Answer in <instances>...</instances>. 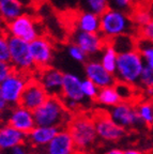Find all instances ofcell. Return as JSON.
<instances>
[{"mask_svg":"<svg viewBox=\"0 0 153 154\" xmlns=\"http://www.w3.org/2000/svg\"><path fill=\"white\" fill-rule=\"evenodd\" d=\"M100 33L106 38V41L123 34L135 36L138 34V28L132 18V15L124 11L109 7L100 15Z\"/></svg>","mask_w":153,"mask_h":154,"instance_id":"obj_1","label":"cell"},{"mask_svg":"<svg viewBox=\"0 0 153 154\" xmlns=\"http://www.w3.org/2000/svg\"><path fill=\"white\" fill-rule=\"evenodd\" d=\"M67 128L73 138L76 152L85 154L94 148L98 137L93 117L86 113H77L76 116H72Z\"/></svg>","mask_w":153,"mask_h":154,"instance_id":"obj_2","label":"cell"},{"mask_svg":"<svg viewBox=\"0 0 153 154\" xmlns=\"http://www.w3.org/2000/svg\"><path fill=\"white\" fill-rule=\"evenodd\" d=\"M36 125L67 128L71 120V111L67 109L60 96L49 95L42 105L33 111Z\"/></svg>","mask_w":153,"mask_h":154,"instance_id":"obj_3","label":"cell"},{"mask_svg":"<svg viewBox=\"0 0 153 154\" xmlns=\"http://www.w3.org/2000/svg\"><path fill=\"white\" fill-rule=\"evenodd\" d=\"M145 67L144 59L137 48L123 51L118 55L116 78L118 82L136 86Z\"/></svg>","mask_w":153,"mask_h":154,"instance_id":"obj_4","label":"cell"},{"mask_svg":"<svg viewBox=\"0 0 153 154\" xmlns=\"http://www.w3.org/2000/svg\"><path fill=\"white\" fill-rule=\"evenodd\" d=\"M10 46V63L13 69L25 74L32 75L36 71V64L32 59L29 42L17 36L8 35Z\"/></svg>","mask_w":153,"mask_h":154,"instance_id":"obj_5","label":"cell"},{"mask_svg":"<svg viewBox=\"0 0 153 154\" xmlns=\"http://www.w3.org/2000/svg\"><path fill=\"white\" fill-rule=\"evenodd\" d=\"M3 27L2 30L8 35L17 36L27 42L33 41L42 34L36 19L30 12L24 13L14 20L3 25Z\"/></svg>","mask_w":153,"mask_h":154,"instance_id":"obj_6","label":"cell"},{"mask_svg":"<svg viewBox=\"0 0 153 154\" xmlns=\"http://www.w3.org/2000/svg\"><path fill=\"white\" fill-rule=\"evenodd\" d=\"M107 111L110 118L126 131L136 130L141 126H145L137 113L135 102L121 101Z\"/></svg>","mask_w":153,"mask_h":154,"instance_id":"obj_7","label":"cell"},{"mask_svg":"<svg viewBox=\"0 0 153 154\" xmlns=\"http://www.w3.org/2000/svg\"><path fill=\"white\" fill-rule=\"evenodd\" d=\"M93 117L98 137L105 142H118L125 137L126 130L110 118L107 110L95 113Z\"/></svg>","mask_w":153,"mask_h":154,"instance_id":"obj_8","label":"cell"},{"mask_svg":"<svg viewBox=\"0 0 153 154\" xmlns=\"http://www.w3.org/2000/svg\"><path fill=\"white\" fill-rule=\"evenodd\" d=\"M30 76L31 75L14 70L10 76L0 84V92L2 93L10 107L18 105L20 96Z\"/></svg>","mask_w":153,"mask_h":154,"instance_id":"obj_9","label":"cell"},{"mask_svg":"<svg viewBox=\"0 0 153 154\" xmlns=\"http://www.w3.org/2000/svg\"><path fill=\"white\" fill-rule=\"evenodd\" d=\"M106 42V38L100 32H86L74 29L70 35V43L80 47L88 57L98 55Z\"/></svg>","mask_w":153,"mask_h":154,"instance_id":"obj_10","label":"cell"},{"mask_svg":"<svg viewBox=\"0 0 153 154\" xmlns=\"http://www.w3.org/2000/svg\"><path fill=\"white\" fill-rule=\"evenodd\" d=\"M48 93L33 75L29 77L18 105L34 111L47 100Z\"/></svg>","mask_w":153,"mask_h":154,"instance_id":"obj_11","label":"cell"},{"mask_svg":"<svg viewBox=\"0 0 153 154\" xmlns=\"http://www.w3.org/2000/svg\"><path fill=\"white\" fill-rule=\"evenodd\" d=\"M29 48L36 70L49 66L54 58V44L45 35H39L33 41L29 42Z\"/></svg>","mask_w":153,"mask_h":154,"instance_id":"obj_12","label":"cell"},{"mask_svg":"<svg viewBox=\"0 0 153 154\" xmlns=\"http://www.w3.org/2000/svg\"><path fill=\"white\" fill-rule=\"evenodd\" d=\"M32 75L44 87V89L46 90L48 95H61L64 73L49 65V66L43 67V69H38Z\"/></svg>","mask_w":153,"mask_h":154,"instance_id":"obj_13","label":"cell"},{"mask_svg":"<svg viewBox=\"0 0 153 154\" xmlns=\"http://www.w3.org/2000/svg\"><path fill=\"white\" fill-rule=\"evenodd\" d=\"M85 75L86 78L92 80L98 88L115 86L117 82L116 75L108 72L100 59H88L85 62Z\"/></svg>","mask_w":153,"mask_h":154,"instance_id":"obj_14","label":"cell"},{"mask_svg":"<svg viewBox=\"0 0 153 154\" xmlns=\"http://www.w3.org/2000/svg\"><path fill=\"white\" fill-rule=\"evenodd\" d=\"M7 123L26 135L36 125L33 111L20 105L10 107Z\"/></svg>","mask_w":153,"mask_h":154,"instance_id":"obj_15","label":"cell"},{"mask_svg":"<svg viewBox=\"0 0 153 154\" xmlns=\"http://www.w3.org/2000/svg\"><path fill=\"white\" fill-rule=\"evenodd\" d=\"M83 79L72 73H65L63 76V84H62V91L60 97L62 100H69L74 101L83 106L88 100L85 97L83 88H81Z\"/></svg>","mask_w":153,"mask_h":154,"instance_id":"obj_16","label":"cell"},{"mask_svg":"<svg viewBox=\"0 0 153 154\" xmlns=\"http://www.w3.org/2000/svg\"><path fill=\"white\" fill-rule=\"evenodd\" d=\"M46 154H75L76 148L67 128H60L52 141L45 147Z\"/></svg>","mask_w":153,"mask_h":154,"instance_id":"obj_17","label":"cell"},{"mask_svg":"<svg viewBox=\"0 0 153 154\" xmlns=\"http://www.w3.org/2000/svg\"><path fill=\"white\" fill-rule=\"evenodd\" d=\"M24 143H27V135L25 133L16 130L8 123L0 126V152L9 151Z\"/></svg>","mask_w":153,"mask_h":154,"instance_id":"obj_18","label":"cell"},{"mask_svg":"<svg viewBox=\"0 0 153 154\" xmlns=\"http://www.w3.org/2000/svg\"><path fill=\"white\" fill-rule=\"evenodd\" d=\"M60 128L56 126H42L36 125L30 132L27 134V143L31 147L43 148L46 147L52 139L56 136Z\"/></svg>","mask_w":153,"mask_h":154,"instance_id":"obj_19","label":"cell"},{"mask_svg":"<svg viewBox=\"0 0 153 154\" xmlns=\"http://www.w3.org/2000/svg\"><path fill=\"white\" fill-rule=\"evenodd\" d=\"M27 9H32V8L25 5L22 0H0V14H1L0 24L5 25L24 13H28V11H26Z\"/></svg>","mask_w":153,"mask_h":154,"instance_id":"obj_20","label":"cell"},{"mask_svg":"<svg viewBox=\"0 0 153 154\" xmlns=\"http://www.w3.org/2000/svg\"><path fill=\"white\" fill-rule=\"evenodd\" d=\"M101 19L100 15L93 12L80 10L74 18V29L86 32H100Z\"/></svg>","mask_w":153,"mask_h":154,"instance_id":"obj_21","label":"cell"},{"mask_svg":"<svg viewBox=\"0 0 153 154\" xmlns=\"http://www.w3.org/2000/svg\"><path fill=\"white\" fill-rule=\"evenodd\" d=\"M95 102L102 107L109 109L119 104L121 102V97L116 90L115 86H110L105 87V88H100Z\"/></svg>","mask_w":153,"mask_h":154,"instance_id":"obj_22","label":"cell"},{"mask_svg":"<svg viewBox=\"0 0 153 154\" xmlns=\"http://www.w3.org/2000/svg\"><path fill=\"white\" fill-rule=\"evenodd\" d=\"M118 51L115 49L109 42H106L103 49L100 53V61L103 64L108 72L115 74L117 70V61H118Z\"/></svg>","mask_w":153,"mask_h":154,"instance_id":"obj_23","label":"cell"},{"mask_svg":"<svg viewBox=\"0 0 153 154\" xmlns=\"http://www.w3.org/2000/svg\"><path fill=\"white\" fill-rule=\"evenodd\" d=\"M137 113L141 122L147 128H153V101L151 99L135 102Z\"/></svg>","mask_w":153,"mask_h":154,"instance_id":"obj_24","label":"cell"},{"mask_svg":"<svg viewBox=\"0 0 153 154\" xmlns=\"http://www.w3.org/2000/svg\"><path fill=\"white\" fill-rule=\"evenodd\" d=\"M136 40L137 36L131 35V34H123V35L116 36V38L109 40V43L115 47L118 54L123 53V51H131L136 48Z\"/></svg>","mask_w":153,"mask_h":154,"instance_id":"obj_25","label":"cell"},{"mask_svg":"<svg viewBox=\"0 0 153 154\" xmlns=\"http://www.w3.org/2000/svg\"><path fill=\"white\" fill-rule=\"evenodd\" d=\"M136 48L139 51L141 57L144 59L145 65H148L153 69V43L140 36H137Z\"/></svg>","mask_w":153,"mask_h":154,"instance_id":"obj_26","label":"cell"},{"mask_svg":"<svg viewBox=\"0 0 153 154\" xmlns=\"http://www.w3.org/2000/svg\"><path fill=\"white\" fill-rule=\"evenodd\" d=\"M115 88L117 92L119 93L121 101H127V102H136L135 96H136V86L133 85L125 84V82H118L115 84Z\"/></svg>","mask_w":153,"mask_h":154,"instance_id":"obj_27","label":"cell"},{"mask_svg":"<svg viewBox=\"0 0 153 154\" xmlns=\"http://www.w3.org/2000/svg\"><path fill=\"white\" fill-rule=\"evenodd\" d=\"M132 18L134 20L135 25L137 26V28H141L144 27L145 25H147L151 19L153 18L152 14L149 11V9H145V8H138L137 7L136 9L131 13Z\"/></svg>","mask_w":153,"mask_h":154,"instance_id":"obj_28","label":"cell"},{"mask_svg":"<svg viewBox=\"0 0 153 154\" xmlns=\"http://www.w3.org/2000/svg\"><path fill=\"white\" fill-rule=\"evenodd\" d=\"M83 7L84 10L101 15L109 8V1L108 0H83Z\"/></svg>","mask_w":153,"mask_h":154,"instance_id":"obj_29","label":"cell"},{"mask_svg":"<svg viewBox=\"0 0 153 154\" xmlns=\"http://www.w3.org/2000/svg\"><path fill=\"white\" fill-rule=\"evenodd\" d=\"M81 88H83V92H84V95L89 102H95L96 96L100 91V88L94 84L92 80L88 79H83L81 82Z\"/></svg>","mask_w":153,"mask_h":154,"instance_id":"obj_30","label":"cell"},{"mask_svg":"<svg viewBox=\"0 0 153 154\" xmlns=\"http://www.w3.org/2000/svg\"><path fill=\"white\" fill-rule=\"evenodd\" d=\"M137 88L141 90L148 89V88H153V69L148 65H145L144 70L141 72L140 77H139Z\"/></svg>","mask_w":153,"mask_h":154,"instance_id":"obj_31","label":"cell"},{"mask_svg":"<svg viewBox=\"0 0 153 154\" xmlns=\"http://www.w3.org/2000/svg\"><path fill=\"white\" fill-rule=\"evenodd\" d=\"M109 7L131 14L137 8V0H108Z\"/></svg>","mask_w":153,"mask_h":154,"instance_id":"obj_32","label":"cell"},{"mask_svg":"<svg viewBox=\"0 0 153 154\" xmlns=\"http://www.w3.org/2000/svg\"><path fill=\"white\" fill-rule=\"evenodd\" d=\"M67 54L73 60L80 63H85L89 58L80 47H78V46L73 43H70L69 46H67Z\"/></svg>","mask_w":153,"mask_h":154,"instance_id":"obj_33","label":"cell"},{"mask_svg":"<svg viewBox=\"0 0 153 154\" xmlns=\"http://www.w3.org/2000/svg\"><path fill=\"white\" fill-rule=\"evenodd\" d=\"M10 46L8 41V34L2 30L0 33V61L10 62Z\"/></svg>","mask_w":153,"mask_h":154,"instance_id":"obj_34","label":"cell"},{"mask_svg":"<svg viewBox=\"0 0 153 154\" xmlns=\"http://www.w3.org/2000/svg\"><path fill=\"white\" fill-rule=\"evenodd\" d=\"M137 36H140V38L153 43V18L147 25L138 29Z\"/></svg>","mask_w":153,"mask_h":154,"instance_id":"obj_35","label":"cell"},{"mask_svg":"<svg viewBox=\"0 0 153 154\" xmlns=\"http://www.w3.org/2000/svg\"><path fill=\"white\" fill-rule=\"evenodd\" d=\"M13 71H14V69H13L12 64L10 62L0 61V84H1L8 76H10Z\"/></svg>","mask_w":153,"mask_h":154,"instance_id":"obj_36","label":"cell"},{"mask_svg":"<svg viewBox=\"0 0 153 154\" xmlns=\"http://www.w3.org/2000/svg\"><path fill=\"white\" fill-rule=\"evenodd\" d=\"M9 154H30V152H29V148L26 146V143H24L9 150Z\"/></svg>","mask_w":153,"mask_h":154,"instance_id":"obj_37","label":"cell"},{"mask_svg":"<svg viewBox=\"0 0 153 154\" xmlns=\"http://www.w3.org/2000/svg\"><path fill=\"white\" fill-rule=\"evenodd\" d=\"M10 106L8 104V102L5 101V99L3 97L2 93L0 92V115H2V113H5L8 110H9Z\"/></svg>","mask_w":153,"mask_h":154,"instance_id":"obj_38","label":"cell"},{"mask_svg":"<svg viewBox=\"0 0 153 154\" xmlns=\"http://www.w3.org/2000/svg\"><path fill=\"white\" fill-rule=\"evenodd\" d=\"M47 0H28L29 2V7L30 8H38V7H41V5L45 3Z\"/></svg>","mask_w":153,"mask_h":154,"instance_id":"obj_39","label":"cell"},{"mask_svg":"<svg viewBox=\"0 0 153 154\" xmlns=\"http://www.w3.org/2000/svg\"><path fill=\"white\" fill-rule=\"evenodd\" d=\"M123 154H146V153L142 152L141 150L136 149V148H129V149L123 151Z\"/></svg>","mask_w":153,"mask_h":154,"instance_id":"obj_40","label":"cell"},{"mask_svg":"<svg viewBox=\"0 0 153 154\" xmlns=\"http://www.w3.org/2000/svg\"><path fill=\"white\" fill-rule=\"evenodd\" d=\"M104 154H123V150L119 148H111V149H108Z\"/></svg>","mask_w":153,"mask_h":154,"instance_id":"obj_41","label":"cell"},{"mask_svg":"<svg viewBox=\"0 0 153 154\" xmlns=\"http://www.w3.org/2000/svg\"><path fill=\"white\" fill-rule=\"evenodd\" d=\"M148 9H149V11H150V12H151V14H152V16H153V1L150 3V5H149V8H148Z\"/></svg>","mask_w":153,"mask_h":154,"instance_id":"obj_42","label":"cell"},{"mask_svg":"<svg viewBox=\"0 0 153 154\" xmlns=\"http://www.w3.org/2000/svg\"><path fill=\"white\" fill-rule=\"evenodd\" d=\"M22 1L25 3V5H28V7H29V2H28V0H22Z\"/></svg>","mask_w":153,"mask_h":154,"instance_id":"obj_43","label":"cell"},{"mask_svg":"<svg viewBox=\"0 0 153 154\" xmlns=\"http://www.w3.org/2000/svg\"><path fill=\"white\" fill-rule=\"evenodd\" d=\"M148 154H153V151H151V152H149Z\"/></svg>","mask_w":153,"mask_h":154,"instance_id":"obj_44","label":"cell"},{"mask_svg":"<svg viewBox=\"0 0 153 154\" xmlns=\"http://www.w3.org/2000/svg\"><path fill=\"white\" fill-rule=\"evenodd\" d=\"M0 22H1V14H0Z\"/></svg>","mask_w":153,"mask_h":154,"instance_id":"obj_45","label":"cell"}]
</instances>
